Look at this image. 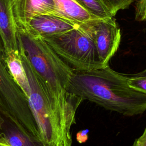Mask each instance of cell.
<instances>
[{"instance_id": "11", "label": "cell", "mask_w": 146, "mask_h": 146, "mask_svg": "<svg viewBox=\"0 0 146 146\" xmlns=\"http://www.w3.org/2000/svg\"><path fill=\"white\" fill-rule=\"evenodd\" d=\"M2 133L4 140L11 146H44L40 141L29 137L12 125Z\"/></svg>"}, {"instance_id": "13", "label": "cell", "mask_w": 146, "mask_h": 146, "mask_svg": "<svg viewBox=\"0 0 146 146\" xmlns=\"http://www.w3.org/2000/svg\"><path fill=\"white\" fill-rule=\"evenodd\" d=\"M135 0H100L111 14L114 17L117 12L128 9Z\"/></svg>"}, {"instance_id": "14", "label": "cell", "mask_w": 146, "mask_h": 146, "mask_svg": "<svg viewBox=\"0 0 146 146\" xmlns=\"http://www.w3.org/2000/svg\"><path fill=\"white\" fill-rule=\"evenodd\" d=\"M128 76L129 85L146 94V72L142 71L137 74Z\"/></svg>"}, {"instance_id": "21", "label": "cell", "mask_w": 146, "mask_h": 146, "mask_svg": "<svg viewBox=\"0 0 146 146\" xmlns=\"http://www.w3.org/2000/svg\"><path fill=\"white\" fill-rule=\"evenodd\" d=\"M143 71H144V72H146V68H145V70H143Z\"/></svg>"}, {"instance_id": "2", "label": "cell", "mask_w": 146, "mask_h": 146, "mask_svg": "<svg viewBox=\"0 0 146 146\" xmlns=\"http://www.w3.org/2000/svg\"><path fill=\"white\" fill-rule=\"evenodd\" d=\"M20 52L28 60L48 95L59 106H79L83 101L67 92L74 70L40 37L18 30Z\"/></svg>"}, {"instance_id": "1", "label": "cell", "mask_w": 146, "mask_h": 146, "mask_svg": "<svg viewBox=\"0 0 146 146\" xmlns=\"http://www.w3.org/2000/svg\"><path fill=\"white\" fill-rule=\"evenodd\" d=\"M67 92L124 116L146 111V94L131 87L127 75L109 65L90 71L74 70Z\"/></svg>"}, {"instance_id": "19", "label": "cell", "mask_w": 146, "mask_h": 146, "mask_svg": "<svg viewBox=\"0 0 146 146\" xmlns=\"http://www.w3.org/2000/svg\"><path fill=\"white\" fill-rule=\"evenodd\" d=\"M5 123V120L4 118L0 115V129H2L3 127H4Z\"/></svg>"}, {"instance_id": "15", "label": "cell", "mask_w": 146, "mask_h": 146, "mask_svg": "<svg viewBox=\"0 0 146 146\" xmlns=\"http://www.w3.org/2000/svg\"><path fill=\"white\" fill-rule=\"evenodd\" d=\"M135 19L139 22H146V0H138L135 10Z\"/></svg>"}, {"instance_id": "4", "label": "cell", "mask_w": 146, "mask_h": 146, "mask_svg": "<svg viewBox=\"0 0 146 146\" xmlns=\"http://www.w3.org/2000/svg\"><path fill=\"white\" fill-rule=\"evenodd\" d=\"M43 39L74 70L90 71L104 67L99 61L91 36L79 25Z\"/></svg>"}, {"instance_id": "7", "label": "cell", "mask_w": 146, "mask_h": 146, "mask_svg": "<svg viewBox=\"0 0 146 146\" xmlns=\"http://www.w3.org/2000/svg\"><path fill=\"white\" fill-rule=\"evenodd\" d=\"M79 23L53 15H40L29 23L27 30L43 39L59 35L77 27Z\"/></svg>"}, {"instance_id": "17", "label": "cell", "mask_w": 146, "mask_h": 146, "mask_svg": "<svg viewBox=\"0 0 146 146\" xmlns=\"http://www.w3.org/2000/svg\"><path fill=\"white\" fill-rule=\"evenodd\" d=\"M5 63V52L3 41L0 34V66Z\"/></svg>"}, {"instance_id": "20", "label": "cell", "mask_w": 146, "mask_h": 146, "mask_svg": "<svg viewBox=\"0 0 146 146\" xmlns=\"http://www.w3.org/2000/svg\"><path fill=\"white\" fill-rule=\"evenodd\" d=\"M2 136V132H0V137Z\"/></svg>"}, {"instance_id": "5", "label": "cell", "mask_w": 146, "mask_h": 146, "mask_svg": "<svg viewBox=\"0 0 146 146\" xmlns=\"http://www.w3.org/2000/svg\"><path fill=\"white\" fill-rule=\"evenodd\" d=\"M79 26L91 36L101 64L108 66L121 40L120 29L114 17L94 19L80 23Z\"/></svg>"}, {"instance_id": "12", "label": "cell", "mask_w": 146, "mask_h": 146, "mask_svg": "<svg viewBox=\"0 0 146 146\" xmlns=\"http://www.w3.org/2000/svg\"><path fill=\"white\" fill-rule=\"evenodd\" d=\"M87 11L98 18L113 17L100 0H75Z\"/></svg>"}, {"instance_id": "16", "label": "cell", "mask_w": 146, "mask_h": 146, "mask_svg": "<svg viewBox=\"0 0 146 146\" xmlns=\"http://www.w3.org/2000/svg\"><path fill=\"white\" fill-rule=\"evenodd\" d=\"M132 146H146V127L142 135L135 140Z\"/></svg>"}, {"instance_id": "10", "label": "cell", "mask_w": 146, "mask_h": 146, "mask_svg": "<svg viewBox=\"0 0 146 146\" xmlns=\"http://www.w3.org/2000/svg\"><path fill=\"white\" fill-rule=\"evenodd\" d=\"M57 16L76 23L85 22L98 18L87 11L75 0H53Z\"/></svg>"}, {"instance_id": "18", "label": "cell", "mask_w": 146, "mask_h": 146, "mask_svg": "<svg viewBox=\"0 0 146 146\" xmlns=\"http://www.w3.org/2000/svg\"><path fill=\"white\" fill-rule=\"evenodd\" d=\"M0 146H11L7 143H6L3 139L2 133V136L0 137Z\"/></svg>"}, {"instance_id": "9", "label": "cell", "mask_w": 146, "mask_h": 146, "mask_svg": "<svg viewBox=\"0 0 146 146\" xmlns=\"http://www.w3.org/2000/svg\"><path fill=\"white\" fill-rule=\"evenodd\" d=\"M5 61L10 74L27 99L30 86L19 49L5 52Z\"/></svg>"}, {"instance_id": "8", "label": "cell", "mask_w": 146, "mask_h": 146, "mask_svg": "<svg viewBox=\"0 0 146 146\" xmlns=\"http://www.w3.org/2000/svg\"><path fill=\"white\" fill-rule=\"evenodd\" d=\"M18 29L11 6V0H0V34L5 52L18 50Z\"/></svg>"}, {"instance_id": "6", "label": "cell", "mask_w": 146, "mask_h": 146, "mask_svg": "<svg viewBox=\"0 0 146 146\" xmlns=\"http://www.w3.org/2000/svg\"><path fill=\"white\" fill-rule=\"evenodd\" d=\"M14 17L18 30H27L30 22L40 15H54L53 0H11Z\"/></svg>"}, {"instance_id": "3", "label": "cell", "mask_w": 146, "mask_h": 146, "mask_svg": "<svg viewBox=\"0 0 146 146\" xmlns=\"http://www.w3.org/2000/svg\"><path fill=\"white\" fill-rule=\"evenodd\" d=\"M20 54L30 86L28 102L40 141L44 146H71V128L78 107L58 105L44 89L27 58Z\"/></svg>"}]
</instances>
